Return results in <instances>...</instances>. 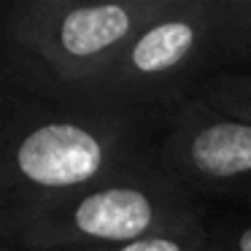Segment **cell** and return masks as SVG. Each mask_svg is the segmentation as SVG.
Returning a JSON list of instances; mask_svg holds the SVG:
<instances>
[{"mask_svg":"<svg viewBox=\"0 0 251 251\" xmlns=\"http://www.w3.org/2000/svg\"><path fill=\"white\" fill-rule=\"evenodd\" d=\"M168 119L100 103L3 95L0 213L44 205L105 181L159 170Z\"/></svg>","mask_w":251,"mask_h":251,"instance_id":"obj_1","label":"cell"},{"mask_svg":"<svg viewBox=\"0 0 251 251\" xmlns=\"http://www.w3.org/2000/svg\"><path fill=\"white\" fill-rule=\"evenodd\" d=\"M170 0H11L0 22L3 95L76 103Z\"/></svg>","mask_w":251,"mask_h":251,"instance_id":"obj_2","label":"cell"},{"mask_svg":"<svg viewBox=\"0 0 251 251\" xmlns=\"http://www.w3.org/2000/svg\"><path fill=\"white\" fill-rule=\"evenodd\" d=\"M208 205L162 170L105 181L44 205L0 213V232L19 251H76L205 227Z\"/></svg>","mask_w":251,"mask_h":251,"instance_id":"obj_3","label":"cell"},{"mask_svg":"<svg viewBox=\"0 0 251 251\" xmlns=\"http://www.w3.org/2000/svg\"><path fill=\"white\" fill-rule=\"evenodd\" d=\"M216 76V0H170L76 103L170 119Z\"/></svg>","mask_w":251,"mask_h":251,"instance_id":"obj_4","label":"cell"},{"mask_svg":"<svg viewBox=\"0 0 251 251\" xmlns=\"http://www.w3.org/2000/svg\"><path fill=\"white\" fill-rule=\"evenodd\" d=\"M159 170L202 202L222 200L251 211V125L189 100L168 119Z\"/></svg>","mask_w":251,"mask_h":251,"instance_id":"obj_5","label":"cell"},{"mask_svg":"<svg viewBox=\"0 0 251 251\" xmlns=\"http://www.w3.org/2000/svg\"><path fill=\"white\" fill-rule=\"evenodd\" d=\"M251 76V0H216V76Z\"/></svg>","mask_w":251,"mask_h":251,"instance_id":"obj_6","label":"cell"},{"mask_svg":"<svg viewBox=\"0 0 251 251\" xmlns=\"http://www.w3.org/2000/svg\"><path fill=\"white\" fill-rule=\"evenodd\" d=\"M195 100L251 125V76H211L195 92Z\"/></svg>","mask_w":251,"mask_h":251,"instance_id":"obj_7","label":"cell"},{"mask_svg":"<svg viewBox=\"0 0 251 251\" xmlns=\"http://www.w3.org/2000/svg\"><path fill=\"white\" fill-rule=\"evenodd\" d=\"M211 246L208 229H184V232H159L141 240L116 246H100V249H76V251H205Z\"/></svg>","mask_w":251,"mask_h":251,"instance_id":"obj_8","label":"cell"},{"mask_svg":"<svg viewBox=\"0 0 251 251\" xmlns=\"http://www.w3.org/2000/svg\"><path fill=\"white\" fill-rule=\"evenodd\" d=\"M205 229L216 251H251V216H238V213L213 216L211 213Z\"/></svg>","mask_w":251,"mask_h":251,"instance_id":"obj_9","label":"cell"},{"mask_svg":"<svg viewBox=\"0 0 251 251\" xmlns=\"http://www.w3.org/2000/svg\"><path fill=\"white\" fill-rule=\"evenodd\" d=\"M205 251H216V249H213V246H208V249H205Z\"/></svg>","mask_w":251,"mask_h":251,"instance_id":"obj_10","label":"cell"}]
</instances>
